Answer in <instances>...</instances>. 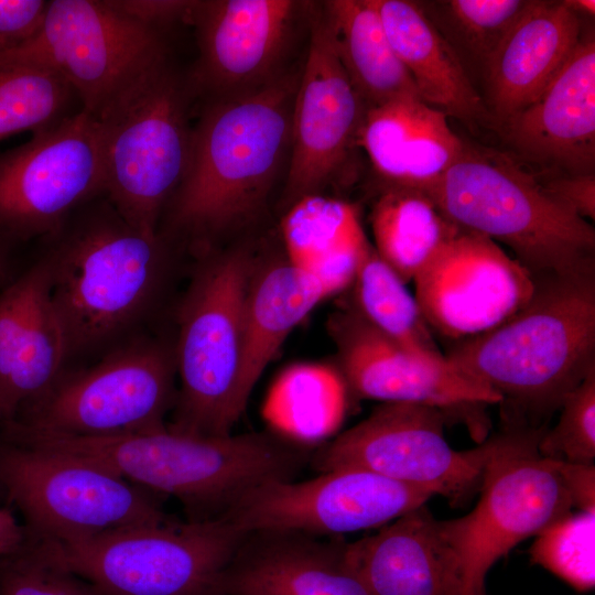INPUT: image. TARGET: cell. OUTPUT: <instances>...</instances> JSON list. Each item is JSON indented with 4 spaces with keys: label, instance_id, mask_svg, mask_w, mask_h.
<instances>
[{
    "label": "cell",
    "instance_id": "obj_1",
    "mask_svg": "<svg viewBox=\"0 0 595 595\" xmlns=\"http://www.w3.org/2000/svg\"><path fill=\"white\" fill-rule=\"evenodd\" d=\"M301 71L199 104L185 174L158 228L175 249L206 255L263 209L291 147Z\"/></svg>",
    "mask_w": 595,
    "mask_h": 595
},
{
    "label": "cell",
    "instance_id": "obj_2",
    "mask_svg": "<svg viewBox=\"0 0 595 595\" xmlns=\"http://www.w3.org/2000/svg\"><path fill=\"white\" fill-rule=\"evenodd\" d=\"M45 240L67 369L148 332L176 251L163 236L137 229L101 195Z\"/></svg>",
    "mask_w": 595,
    "mask_h": 595
},
{
    "label": "cell",
    "instance_id": "obj_3",
    "mask_svg": "<svg viewBox=\"0 0 595 595\" xmlns=\"http://www.w3.org/2000/svg\"><path fill=\"white\" fill-rule=\"evenodd\" d=\"M6 442L65 453L111 470L183 506L187 520L220 517L252 488L293 479L311 455L271 433L204 436L165 428L104 437L33 432L6 425Z\"/></svg>",
    "mask_w": 595,
    "mask_h": 595
},
{
    "label": "cell",
    "instance_id": "obj_4",
    "mask_svg": "<svg viewBox=\"0 0 595 595\" xmlns=\"http://www.w3.org/2000/svg\"><path fill=\"white\" fill-rule=\"evenodd\" d=\"M532 278L518 311L444 356L501 397L508 424L543 428L595 369V267Z\"/></svg>",
    "mask_w": 595,
    "mask_h": 595
},
{
    "label": "cell",
    "instance_id": "obj_5",
    "mask_svg": "<svg viewBox=\"0 0 595 595\" xmlns=\"http://www.w3.org/2000/svg\"><path fill=\"white\" fill-rule=\"evenodd\" d=\"M424 192L461 229L506 245L532 277L595 267L593 225L552 199L507 153L465 142Z\"/></svg>",
    "mask_w": 595,
    "mask_h": 595
},
{
    "label": "cell",
    "instance_id": "obj_6",
    "mask_svg": "<svg viewBox=\"0 0 595 595\" xmlns=\"http://www.w3.org/2000/svg\"><path fill=\"white\" fill-rule=\"evenodd\" d=\"M196 105L186 72L171 61L152 67L97 117L106 197L133 227L158 234L190 159Z\"/></svg>",
    "mask_w": 595,
    "mask_h": 595
},
{
    "label": "cell",
    "instance_id": "obj_7",
    "mask_svg": "<svg viewBox=\"0 0 595 595\" xmlns=\"http://www.w3.org/2000/svg\"><path fill=\"white\" fill-rule=\"evenodd\" d=\"M198 258L176 310L173 342L180 387L167 426L224 436L231 434L246 409L239 399L238 375L253 260L244 249Z\"/></svg>",
    "mask_w": 595,
    "mask_h": 595
},
{
    "label": "cell",
    "instance_id": "obj_8",
    "mask_svg": "<svg viewBox=\"0 0 595 595\" xmlns=\"http://www.w3.org/2000/svg\"><path fill=\"white\" fill-rule=\"evenodd\" d=\"M246 536L218 517L172 519L72 543L32 540L99 595H221L225 571Z\"/></svg>",
    "mask_w": 595,
    "mask_h": 595
},
{
    "label": "cell",
    "instance_id": "obj_9",
    "mask_svg": "<svg viewBox=\"0 0 595 595\" xmlns=\"http://www.w3.org/2000/svg\"><path fill=\"white\" fill-rule=\"evenodd\" d=\"M174 342L143 333L90 365L66 369L7 422L19 429L104 437L165 428L177 387Z\"/></svg>",
    "mask_w": 595,
    "mask_h": 595
},
{
    "label": "cell",
    "instance_id": "obj_10",
    "mask_svg": "<svg viewBox=\"0 0 595 595\" xmlns=\"http://www.w3.org/2000/svg\"><path fill=\"white\" fill-rule=\"evenodd\" d=\"M543 428L507 425L487 463L472 511L439 520L461 576V595H486L493 565L574 508L554 459L538 452Z\"/></svg>",
    "mask_w": 595,
    "mask_h": 595
},
{
    "label": "cell",
    "instance_id": "obj_11",
    "mask_svg": "<svg viewBox=\"0 0 595 595\" xmlns=\"http://www.w3.org/2000/svg\"><path fill=\"white\" fill-rule=\"evenodd\" d=\"M0 485L37 540L79 542L174 519L154 494L94 462L1 440Z\"/></svg>",
    "mask_w": 595,
    "mask_h": 595
},
{
    "label": "cell",
    "instance_id": "obj_12",
    "mask_svg": "<svg viewBox=\"0 0 595 595\" xmlns=\"http://www.w3.org/2000/svg\"><path fill=\"white\" fill-rule=\"evenodd\" d=\"M170 58L165 34L113 10L106 0H51L37 32L0 55L60 74L97 118L142 74Z\"/></svg>",
    "mask_w": 595,
    "mask_h": 595
},
{
    "label": "cell",
    "instance_id": "obj_13",
    "mask_svg": "<svg viewBox=\"0 0 595 595\" xmlns=\"http://www.w3.org/2000/svg\"><path fill=\"white\" fill-rule=\"evenodd\" d=\"M446 419L435 408L382 402L312 458L320 472L363 468L458 502L479 489L501 434L457 451L445 437Z\"/></svg>",
    "mask_w": 595,
    "mask_h": 595
},
{
    "label": "cell",
    "instance_id": "obj_14",
    "mask_svg": "<svg viewBox=\"0 0 595 595\" xmlns=\"http://www.w3.org/2000/svg\"><path fill=\"white\" fill-rule=\"evenodd\" d=\"M105 194L100 126L83 109L0 154V235L46 239Z\"/></svg>",
    "mask_w": 595,
    "mask_h": 595
},
{
    "label": "cell",
    "instance_id": "obj_15",
    "mask_svg": "<svg viewBox=\"0 0 595 595\" xmlns=\"http://www.w3.org/2000/svg\"><path fill=\"white\" fill-rule=\"evenodd\" d=\"M436 496L355 467L305 479H279L242 495L220 517L245 533L275 531L339 536L381 528Z\"/></svg>",
    "mask_w": 595,
    "mask_h": 595
},
{
    "label": "cell",
    "instance_id": "obj_16",
    "mask_svg": "<svg viewBox=\"0 0 595 595\" xmlns=\"http://www.w3.org/2000/svg\"><path fill=\"white\" fill-rule=\"evenodd\" d=\"M309 2L196 0L187 24L197 58L186 72L196 105L261 86L288 67L284 58Z\"/></svg>",
    "mask_w": 595,
    "mask_h": 595
},
{
    "label": "cell",
    "instance_id": "obj_17",
    "mask_svg": "<svg viewBox=\"0 0 595 595\" xmlns=\"http://www.w3.org/2000/svg\"><path fill=\"white\" fill-rule=\"evenodd\" d=\"M310 11L306 57L295 95L284 199L322 194L343 173L366 107L335 52L320 6Z\"/></svg>",
    "mask_w": 595,
    "mask_h": 595
},
{
    "label": "cell",
    "instance_id": "obj_18",
    "mask_svg": "<svg viewBox=\"0 0 595 595\" xmlns=\"http://www.w3.org/2000/svg\"><path fill=\"white\" fill-rule=\"evenodd\" d=\"M413 281L430 328L461 340L501 324L533 291V278L523 266L495 241L464 229Z\"/></svg>",
    "mask_w": 595,
    "mask_h": 595
},
{
    "label": "cell",
    "instance_id": "obj_19",
    "mask_svg": "<svg viewBox=\"0 0 595 595\" xmlns=\"http://www.w3.org/2000/svg\"><path fill=\"white\" fill-rule=\"evenodd\" d=\"M328 332L339 371L358 397L407 402L446 412L500 404L501 397L443 360L418 357L380 334L350 307L334 313Z\"/></svg>",
    "mask_w": 595,
    "mask_h": 595
},
{
    "label": "cell",
    "instance_id": "obj_20",
    "mask_svg": "<svg viewBox=\"0 0 595 595\" xmlns=\"http://www.w3.org/2000/svg\"><path fill=\"white\" fill-rule=\"evenodd\" d=\"M504 142L542 174H592L595 169V36L576 48L527 107L497 127Z\"/></svg>",
    "mask_w": 595,
    "mask_h": 595
},
{
    "label": "cell",
    "instance_id": "obj_21",
    "mask_svg": "<svg viewBox=\"0 0 595 595\" xmlns=\"http://www.w3.org/2000/svg\"><path fill=\"white\" fill-rule=\"evenodd\" d=\"M51 285V267L43 252L0 292L2 421L43 396L67 369Z\"/></svg>",
    "mask_w": 595,
    "mask_h": 595
},
{
    "label": "cell",
    "instance_id": "obj_22",
    "mask_svg": "<svg viewBox=\"0 0 595 595\" xmlns=\"http://www.w3.org/2000/svg\"><path fill=\"white\" fill-rule=\"evenodd\" d=\"M299 532L247 533L221 595H370L344 555L345 542Z\"/></svg>",
    "mask_w": 595,
    "mask_h": 595
},
{
    "label": "cell",
    "instance_id": "obj_23",
    "mask_svg": "<svg viewBox=\"0 0 595 595\" xmlns=\"http://www.w3.org/2000/svg\"><path fill=\"white\" fill-rule=\"evenodd\" d=\"M583 32V18L565 0H530L484 76L486 109L496 127L538 97L572 55Z\"/></svg>",
    "mask_w": 595,
    "mask_h": 595
},
{
    "label": "cell",
    "instance_id": "obj_24",
    "mask_svg": "<svg viewBox=\"0 0 595 595\" xmlns=\"http://www.w3.org/2000/svg\"><path fill=\"white\" fill-rule=\"evenodd\" d=\"M344 555L370 595H461L456 561L439 520L421 506L344 545Z\"/></svg>",
    "mask_w": 595,
    "mask_h": 595
},
{
    "label": "cell",
    "instance_id": "obj_25",
    "mask_svg": "<svg viewBox=\"0 0 595 595\" xmlns=\"http://www.w3.org/2000/svg\"><path fill=\"white\" fill-rule=\"evenodd\" d=\"M357 145L383 185L426 191L459 156L465 141L443 111L405 95L366 108Z\"/></svg>",
    "mask_w": 595,
    "mask_h": 595
},
{
    "label": "cell",
    "instance_id": "obj_26",
    "mask_svg": "<svg viewBox=\"0 0 595 595\" xmlns=\"http://www.w3.org/2000/svg\"><path fill=\"white\" fill-rule=\"evenodd\" d=\"M374 2L388 41L409 72L421 99L447 117L468 123L486 119L488 112L484 99L419 1Z\"/></svg>",
    "mask_w": 595,
    "mask_h": 595
},
{
    "label": "cell",
    "instance_id": "obj_27",
    "mask_svg": "<svg viewBox=\"0 0 595 595\" xmlns=\"http://www.w3.org/2000/svg\"><path fill=\"white\" fill-rule=\"evenodd\" d=\"M281 231L288 261L311 274L327 298L351 285L370 246L357 207L322 194L294 202Z\"/></svg>",
    "mask_w": 595,
    "mask_h": 595
},
{
    "label": "cell",
    "instance_id": "obj_28",
    "mask_svg": "<svg viewBox=\"0 0 595 595\" xmlns=\"http://www.w3.org/2000/svg\"><path fill=\"white\" fill-rule=\"evenodd\" d=\"M325 298L320 283L289 261L252 278L244 313L238 375V393L245 408L285 338Z\"/></svg>",
    "mask_w": 595,
    "mask_h": 595
},
{
    "label": "cell",
    "instance_id": "obj_29",
    "mask_svg": "<svg viewBox=\"0 0 595 595\" xmlns=\"http://www.w3.org/2000/svg\"><path fill=\"white\" fill-rule=\"evenodd\" d=\"M320 11L338 60L366 108L405 95L419 96L388 41L374 0H328Z\"/></svg>",
    "mask_w": 595,
    "mask_h": 595
},
{
    "label": "cell",
    "instance_id": "obj_30",
    "mask_svg": "<svg viewBox=\"0 0 595 595\" xmlns=\"http://www.w3.org/2000/svg\"><path fill=\"white\" fill-rule=\"evenodd\" d=\"M370 223L374 248L405 283L461 231L426 192L398 185H383Z\"/></svg>",
    "mask_w": 595,
    "mask_h": 595
},
{
    "label": "cell",
    "instance_id": "obj_31",
    "mask_svg": "<svg viewBox=\"0 0 595 595\" xmlns=\"http://www.w3.org/2000/svg\"><path fill=\"white\" fill-rule=\"evenodd\" d=\"M405 282L370 245L350 286L356 313L380 334L407 351L429 360H443L418 301Z\"/></svg>",
    "mask_w": 595,
    "mask_h": 595
},
{
    "label": "cell",
    "instance_id": "obj_32",
    "mask_svg": "<svg viewBox=\"0 0 595 595\" xmlns=\"http://www.w3.org/2000/svg\"><path fill=\"white\" fill-rule=\"evenodd\" d=\"M529 2L419 1L425 15L455 52L469 78L470 72L485 76L490 60Z\"/></svg>",
    "mask_w": 595,
    "mask_h": 595
},
{
    "label": "cell",
    "instance_id": "obj_33",
    "mask_svg": "<svg viewBox=\"0 0 595 595\" xmlns=\"http://www.w3.org/2000/svg\"><path fill=\"white\" fill-rule=\"evenodd\" d=\"M347 385L339 370L323 364H296L274 383L267 403L271 422L281 431L312 435L342 419Z\"/></svg>",
    "mask_w": 595,
    "mask_h": 595
},
{
    "label": "cell",
    "instance_id": "obj_34",
    "mask_svg": "<svg viewBox=\"0 0 595 595\" xmlns=\"http://www.w3.org/2000/svg\"><path fill=\"white\" fill-rule=\"evenodd\" d=\"M83 110L56 72L35 64H0V140L53 128Z\"/></svg>",
    "mask_w": 595,
    "mask_h": 595
},
{
    "label": "cell",
    "instance_id": "obj_35",
    "mask_svg": "<svg viewBox=\"0 0 595 595\" xmlns=\"http://www.w3.org/2000/svg\"><path fill=\"white\" fill-rule=\"evenodd\" d=\"M530 562L577 592L595 586V511L569 512L540 531L529 549Z\"/></svg>",
    "mask_w": 595,
    "mask_h": 595
},
{
    "label": "cell",
    "instance_id": "obj_36",
    "mask_svg": "<svg viewBox=\"0 0 595 595\" xmlns=\"http://www.w3.org/2000/svg\"><path fill=\"white\" fill-rule=\"evenodd\" d=\"M553 429L545 430L538 452L550 459L592 465L595 459V369L564 399Z\"/></svg>",
    "mask_w": 595,
    "mask_h": 595
},
{
    "label": "cell",
    "instance_id": "obj_37",
    "mask_svg": "<svg viewBox=\"0 0 595 595\" xmlns=\"http://www.w3.org/2000/svg\"><path fill=\"white\" fill-rule=\"evenodd\" d=\"M0 595H99L79 575L52 561L28 538L18 552L0 558Z\"/></svg>",
    "mask_w": 595,
    "mask_h": 595
},
{
    "label": "cell",
    "instance_id": "obj_38",
    "mask_svg": "<svg viewBox=\"0 0 595 595\" xmlns=\"http://www.w3.org/2000/svg\"><path fill=\"white\" fill-rule=\"evenodd\" d=\"M48 1L0 0V55L29 41L40 29Z\"/></svg>",
    "mask_w": 595,
    "mask_h": 595
},
{
    "label": "cell",
    "instance_id": "obj_39",
    "mask_svg": "<svg viewBox=\"0 0 595 595\" xmlns=\"http://www.w3.org/2000/svg\"><path fill=\"white\" fill-rule=\"evenodd\" d=\"M536 176L549 196L562 207L583 219H595V173Z\"/></svg>",
    "mask_w": 595,
    "mask_h": 595
},
{
    "label": "cell",
    "instance_id": "obj_40",
    "mask_svg": "<svg viewBox=\"0 0 595 595\" xmlns=\"http://www.w3.org/2000/svg\"><path fill=\"white\" fill-rule=\"evenodd\" d=\"M119 13L161 32L172 25L187 23L194 1L187 0H106Z\"/></svg>",
    "mask_w": 595,
    "mask_h": 595
},
{
    "label": "cell",
    "instance_id": "obj_41",
    "mask_svg": "<svg viewBox=\"0 0 595 595\" xmlns=\"http://www.w3.org/2000/svg\"><path fill=\"white\" fill-rule=\"evenodd\" d=\"M555 461V459H554ZM574 508L595 511V466L555 461Z\"/></svg>",
    "mask_w": 595,
    "mask_h": 595
},
{
    "label": "cell",
    "instance_id": "obj_42",
    "mask_svg": "<svg viewBox=\"0 0 595 595\" xmlns=\"http://www.w3.org/2000/svg\"><path fill=\"white\" fill-rule=\"evenodd\" d=\"M28 541V532L11 511L0 508V558L20 551Z\"/></svg>",
    "mask_w": 595,
    "mask_h": 595
},
{
    "label": "cell",
    "instance_id": "obj_43",
    "mask_svg": "<svg viewBox=\"0 0 595 595\" xmlns=\"http://www.w3.org/2000/svg\"><path fill=\"white\" fill-rule=\"evenodd\" d=\"M10 242L0 235V288L6 286L15 277L12 267Z\"/></svg>",
    "mask_w": 595,
    "mask_h": 595
},
{
    "label": "cell",
    "instance_id": "obj_44",
    "mask_svg": "<svg viewBox=\"0 0 595 595\" xmlns=\"http://www.w3.org/2000/svg\"><path fill=\"white\" fill-rule=\"evenodd\" d=\"M565 2L581 18H593L595 14L594 0H565Z\"/></svg>",
    "mask_w": 595,
    "mask_h": 595
},
{
    "label": "cell",
    "instance_id": "obj_45",
    "mask_svg": "<svg viewBox=\"0 0 595 595\" xmlns=\"http://www.w3.org/2000/svg\"><path fill=\"white\" fill-rule=\"evenodd\" d=\"M3 420V411H2V405H1V401H0V422Z\"/></svg>",
    "mask_w": 595,
    "mask_h": 595
}]
</instances>
